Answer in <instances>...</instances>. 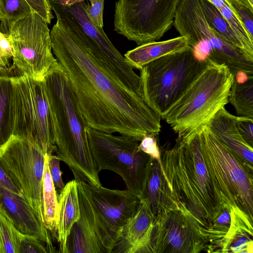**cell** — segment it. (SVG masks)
<instances>
[{"label": "cell", "mask_w": 253, "mask_h": 253, "mask_svg": "<svg viewBox=\"0 0 253 253\" xmlns=\"http://www.w3.org/2000/svg\"><path fill=\"white\" fill-rule=\"evenodd\" d=\"M53 53L90 127L133 137L157 135L160 117L126 86L79 34L56 17L50 31Z\"/></svg>", "instance_id": "cell-1"}, {"label": "cell", "mask_w": 253, "mask_h": 253, "mask_svg": "<svg viewBox=\"0 0 253 253\" xmlns=\"http://www.w3.org/2000/svg\"><path fill=\"white\" fill-rule=\"evenodd\" d=\"M200 130L186 140L177 137L173 148L160 151V163L179 208L202 234L227 206L206 163Z\"/></svg>", "instance_id": "cell-2"}, {"label": "cell", "mask_w": 253, "mask_h": 253, "mask_svg": "<svg viewBox=\"0 0 253 253\" xmlns=\"http://www.w3.org/2000/svg\"><path fill=\"white\" fill-rule=\"evenodd\" d=\"M42 82L53 126L56 155L69 167L76 181L101 186L89 147L86 132L88 126L58 63Z\"/></svg>", "instance_id": "cell-3"}, {"label": "cell", "mask_w": 253, "mask_h": 253, "mask_svg": "<svg viewBox=\"0 0 253 253\" xmlns=\"http://www.w3.org/2000/svg\"><path fill=\"white\" fill-rule=\"evenodd\" d=\"M234 78L227 66L210 61L163 119L178 138L187 139L208 126L217 112L228 103Z\"/></svg>", "instance_id": "cell-4"}, {"label": "cell", "mask_w": 253, "mask_h": 253, "mask_svg": "<svg viewBox=\"0 0 253 253\" xmlns=\"http://www.w3.org/2000/svg\"><path fill=\"white\" fill-rule=\"evenodd\" d=\"M209 62L198 59L189 46L148 63L139 76L145 103L163 119Z\"/></svg>", "instance_id": "cell-5"}, {"label": "cell", "mask_w": 253, "mask_h": 253, "mask_svg": "<svg viewBox=\"0 0 253 253\" xmlns=\"http://www.w3.org/2000/svg\"><path fill=\"white\" fill-rule=\"evenodd\" d=\"M173 25L199 59L228 67L235 78H253V61L215 32L208 23L200 0H181Z\"/></svg>", "instance_id": "cell-6"}, {"label": "cell", "mask_w": 253, "mask_h": 253, "mask_svg": "<svg viewBox=\"0 0 253 253\" xmlns=\"http://www.w3.org/2000/svg\"><path fill=\"white\" fill-rule=\"evenodd\" d=\"M200 134L206 163L225 205L243 211L253 220V166L220 142L207 126Z\"/></svg>", "instance_id": "cell-7"}, {"label": "cell", "mask_w": 253, "mask_h": 253, "mask_svg": "<svg viewBox=\"0 0 253 253\" xmlns=\"http://www.w3.org/2000/svg\"><path fill=\"white\" fill-rule=\"evenodd\" d=\"M13 136L25 139L44 154L55 152L53 126L42 81L27 75L12 77Z\"/></svg>", "instance_id": "cell-8"}, {"label": "cell", "mask_w": 253, "mask_h": 253, "mask_svg": "<svg viewBox=\"0 0 253 253\" xmlns=\"http://www.w3.org/2000/svg\"><path fill=\"white\" fill-rule=\"evenodd\" d=\"M89 147L98 171L107 169L119 175L127 189L139 197L150 156L138 147L140 141L89 126L86 128Z\"/></svg>", "instance_id": "cell-9"}, {"label": "cell", "mask_w": 253, "mask_h": 253, "mask_svg": "<svg viewBox=\"0 0 253 253\" xmlns=\"http://www.w3.org/2000/svg\"><path fill=\"white\" fill-rule=\"evenodd\" d=\"M8 35L12 49V69L19 75L43 81L57 63L52 52L48 24L37 13L13 22Z\"/></svg>", "instance_id": "cell-10"}, {"label": "cell", "mask_w": 253, "mask_h": 253, "mask_svg": "<svg viewBox=\"0 0 253 253\" xmlns=\"http://www.w3.org/2000/svg\"><path fill=\"white\" fill-rule=\"evenodd\" d=\"M181 0H118L116 32L137 45L160 40L172 27Z\"/></svg>", "instance_id": "cell-11"}, {"label": "cell", "mask_w": 253, "mask_h": 253, "mask_svg": "<svg viewBox=\"0 0 253 253\" xmlns=\"http://www.w3.org/2000/svg\"><path fill=\"white\" fill-rule=\"evenodd\" d=\"M48 1L56 16L73 28L126 86L142 97L140 76L126 62L103 28L98 27L88 18L84 8L85 1L70 5H63L57 0Z\"/></svg>", "instance_id": "cell-12"}, {"label": "cell", "mask_w": 253, "mask_h": 253, "mask_svg": "<svg viewBox=\"0 0 253 253\" xmlns=\"http://www.w3.org/2000/svg\"><path fill=\"white\" fill-rule=\"evenodd\" d=\"M77 182L80 217L68 236L65 253H111L119 232L96 206L88 184Z\"/></svg>", "instance_id": "cell-13"}, {"label": "cell", "mask_w": 253, "mask_h": 253, "mask_svg": "<svg viewBox=\"0 0 253 253\" xmlns=\"http://www.w3.org/2000/svg\"><path fill=\"white\" fill-rule=\"evenodd\" d=\"M0 155L24 197L43 223L42 195L45 154L31 142L12 135L0 148Z\"/></svg>", "instance_id": "cell-14"}, {"label": "cell", "mask_w": 253, "mask_h": 253, "mask_svg": "<svg viewBox=\"0 0 253 253\" xmlns=\"http://www.w3.org/2000/svg\"><path fill=\"white\" fill-rule=\"evenodd\" d=\"M207 250L198 224L181 208L154 220L142 253H199Z\"/></svg>", "instance_id": "cell-15"}, {"label": "cell", "mask_w": 253, "mask_h": 253, "mask_svg": "<svg viewBox=\"0 0 253 253\" xmlns=\"http://www.w3.org/2000/svg\"><path fill=\"white\" fill-rule=\"evenodd\" d=\"M91 197L104 218L118 232L138 209L140 200L128 190L110 189L90 186Z\"/></svg>", "instance_id": "cell-16"}, {"label": "cell", "mask_w": 253, "mask_h": 253, "mask_svg": "<svg viewBox=\"0 0 253 253\" xmlns=\"http://www.w3.org/2000/svg\"><path fill=\"white\" fill-rule=\"evenodd\" d=\"M139 198L147 205L154 220L179 208L164 175L160 159L150 157Z\"/></svg>", "instance_id": "cell-17"}, {"label": "cell", "mask_w": 253, "mask_h": 253, "mask_svg": "<svg viewBox=\"0 0 253 253\" xmlns=\"http://www.w3.org/2000/svg\"><path fill=\"white\" fill-rule=\"evenodd\" d=\"M0 204L22 233L33 235L42 241L49 253H56L50 234L37 216L25 197L10 192L0 186Z\"/></svg>", "instance_id": "cell-18"}, {"label": "cell", "mask_w": 253, "mask_h": 253, "mask_svg": "<svg viewBox=\"0 0 253 253\" xmlns=\"http://www.w3.org/2000/svg\"><path fill=\"white\" fill-rule=\"evenodd\" d=\"M153 221L148 206L140 201L136 212L120 229L111 253H142Z\"/></svg>", "instance_id": "cell-19"}, {"label": "cell", "mask_w": 253, "mask_h": 253, "mask_svg": "<svg viewBox=\"0 0 253 253\" xmlns=\"http://www.w3.org/2000/svg\"><path fill=\"white\" fill-rule=\"evenodd\" d=\"M236 121V116L223 108L214 115L207 127L220 142L245 162L253 166V147L240 134Z\"/></svg>", "instance_id": "cell-20"}, {"label": "cell", "mask_w": 253, "mask_h": 253, "mask_svg": "<svg viewBox=\"0 0 253 253\" xmlns=\"http://www.w3.org/2000/svg\"><path fill=\"white\" fill-rule=\"evenodd\" d=\"M59 213L57 230V240L59 253H65L66 244L74 224L80 217V210L75 179L68 182L57 195Z\"/></svg>", "instance_id": "cell-21"}, {"label": "cell", "mask_w": 253, "mask_h": 253, "mask_svg": "<svg viewBox=\"0 0 253 253\" xmlns=\"http://www.w3.org/2000/svg\"><path fill=\"white\" fill-rule=\"evenodd\" d=\"M189 46L187 39L180 36L166 41L141 44L127 51L124 56L131 67L140 70L158 58L183 50Z\"/></svg>", "instance_id": "cell-22"}, {"label": "cell", "mask_w": 253, "mask_h": 253, "mask_svg": "<svg viewBox=\"0 0 253 253\" xmlns=\"http://www.w3.org/2000/svg\"><path fill=\"white\" fill-rule=\"evenodd\" d=\"M42 201L44 224L52 236L57 239L58 202L57 194L49 172L47 154H45Z\"/></svg>", "instance_id": "cell-23"}, {"label": "cell", "mask_w": 253, "mask_h": 253, "mask_svg": "<svg viewBox=\"0 0 253 253\" xmlns=\"http://www.w3.org/2000/svg\"><path fill=\"white\" fill-rule=\"evenodd\" d=\"M13 82L12 77L0 75V148L13 135Z\"/></svg>", "instance_id": "cell-24"}, {"label": "cell", "mask_w": 253, "mask_h": 253, "mask_svg": "<svg viewBox=\"0 0 253 253\" xmlns=\"http://www.w3.org/2000/svg\"><path fill=\"white\" fill-rule=\"evenodd\" d=\"M228 102L239 116L253 119V78L244 82L234 78L229 92Z\"/></svg>", "instance_id": "cell-25"}, {"label": "cell", "mask_w": 253, "mask_h": 253, "mask_svg": "<svg viewBox=\"0 0 253 253\" xmlns=\"http://www.w3.org/2000/svg\"><path fill=\"white\" fill-rule=\"evenodd\" d=\"M200 0L205 16L211 28L222 38L243 52L240 42L220 11L207 0Z\"/></svg>", "instance_id": "cell-26"}, {"label": "cell", "mask_w": 253, "mask_h": 253, "mask_svg": "<svg viewBox=\"0 0 253 253\" xmlns=\"http://www.w3.org/2000/svg\"><path fill=\"white\" fill-rule=\"evenodd\" d=\"M20 232L0 204V253H19Z\"/></svg>", "instance_id": "cell-27"}, {"label": "cell", "mask_w": 253, "mask_h": 253, "mask_svg": "<svg viewBox=\"0 0 253 253\" xmlns=\"http://www.w3.org/2000/svg\"><path fill=\"white\" fill-rule=\"evenodd\" d=\"M219 10L240 42L243 53L248 59L253 61V39L251 38L245 28L230 6H225Z\"/></svg>", "instance_id": "cell-28"}, {"label": "cell", "mask_w": 253, "mask_h": 253, "mask_svg": "<svg viewBox=\"0 0 253 253\" xmlns=\"http://www.w3.org/2000/svg\"><path fill=\"white\" fill-rule=\"evenodd\" d=\"M0 11L4 16L2 28L34 12L26 0H0Z\"/></svg>", "instance_id": "cell-29"}, {"label": "cell", "mask_w": 253, "mask_h": 253, "mask_svg": "<svg viewBox=\"0 0 253 253\" xmlns=\"http://www.w3.org/2000/svg\"><path fill=\"white\" fill-rule=\"evenodd\" d=\"M49 253L46 245L33 235L20 232L19 237V253Z\"/></svg>", "instance_id": "cell-30"}, {"label": "cell", "mask_w": 253, "mask_h": 253, "mask_svg": "<svg viewBox=\"0 0 253 253\" xmlns=\"http://www.w3.org/2000/svg\"><path fill=\"white\" fill-rule=\"evenodd\" d=\"M13 52L7 33L0 31V73L7 75L12 70L10 60Z\"/></svg>", "instance_id": "cell-31"}, {"label": "cell", "mask_w": 253, "mask_h": 253, "mask_svg": "<svg viewBox=\"0 0 253 253\" xmlns=\"http://www.w3.org/2000/svg\"><path fill=\"white\" fill-rule=\"evenodd\" d=\"M0 186L10 192L24 197L22 191L14 175L0 155Z\"/></svg>", "instance_id": "cell-32"}, {"label": "cell", "mask_w": 253, "mask_h": 253, "mask_svg": "<svg viewBox=\"0 0 253 253\" xmlns=\"http://www.w3.org/2000/svg\"><path fill=\"white\" fill-rule=\"evenodd\" d=\"M230 3L233 7L232 11L243 25L251 38L253 39V12L241 4Z\"/></svg>", "instance_id": "cell-33"}, {"label": "cell", "mask_w": 253, "mask_h": 253, "mask_svg": "<svg viewBox=\"0 0 253 253\" xmlns=\"http://www.w3.org/2000/svg\"><path fill=\"white\" fill-rule=\"evenodd\" d=\"M47 160L50 174L58 195L65 186L62 178V172L60 169L61 160L57 155L53 154L47 155Z\"/></svg>", "instance_id": "cell-34"}, {"label": "cell", "mask_w": 253, "mask_h": 253, "mask_svg": "<svg viewBox=\"0 0 253 253\" xmlns=\"http://www.w3.org/2000/svg\"><path fill=\"white\" fill-rule=\"evenodd\" d=\"M90 4H85L84 10L90 20L98 27H103V9L105 0H88Z\"/></svg>", "instance_id": "cell-35"}, {"label": "cell", "mask_w": 253, "mask_h": 253, "mask_svg": "<svg viewBox=\"0 0 253 253\" xmlns=\"http://www.w3.org/2000/svg\"><path fill=\"white\" fill-rule=\"evenodd\" d=\"M139 149L150 157L157 160L160 159V150L157 144L156 135L147 133L140 140Z\"/></svg>", "instance_id": "cell-36"}, {"label": "cell", "mask_w": 253, "mask_h": 253, "mask_svg": "<svg viewBox=\"0 0 253 253\" xmlns=\"http://www.w3.org/2000/svg\"><path fill=\"white\" fill-rule=\"evenodd\" d=\"M236 125L244 140L252 147L253 144V119L237 117Z\"/></svg>", "instance_id": "cell-37"}, {"label": "cell", "mask_w": 253, "mask_h": 253, "mask_svg": "<svg viewBox=\"0 0 253 253\" xmlns=\"http://www.w3.org/2000/svg\"><path fill=\"white\" fill-rule=\"evenodd\" d=\"M34 11L49 24L53 16L48 0H26Z\"/></svg>", "instance_id": "cell-38"}, {"label": "cell", "mask_w": 253, "mask_h": 253, "mask_svg": "<svg viewBox=\"0 0 253 253\" xmlns=\"http://www.w3.org/2000/svg\"><path fill=\"white\" fill-rule=\"evenodd\" d=\"M218 10L225 6H229L232 9L233 7L229 0H207Z\"/></svg>", "instance_id": "cell-39"}, {"label": "cell", "mask_w": 253, "mask_h": 253, "mask_svg": "<svg viewBox=\"0 0 253 253\" xmlns=\"http://www.w3.org/2000/svg\"><path fill=\"white\" fill-rule=\"evenodd\" d=\"M230 2L241 4L253 12V0H229Z\"/></svg>", "instance_id": "cell-40"}, {"label": "cell", "mask_w": 253, "mask_h": 253, "mask_svg": "<svg viewBox=\"0 0 253 253\" xmlns=\"http://www.w3.org/2000/svg\"><path fill=\"white\" fill-rule=\"evenodd\" d=\"M63 5H70L78 2L85 1V0H57Z\"/></svg>", "instance_id": "cell-41"}, {"label": "cell", "mask_w": 253, "mask_h": 253, "mask_svg": "<svg viewBox=\"0 0 253 253\" xmlns=\"http://www.w3.org/2000/svg\"><path fill=\"white\" fill-rule=\"evenodd\" d=\"M1 29H2V28H1V26H0V31H1Z\"/></svg>", "instance_id": "cell-42"}]
</instances>
